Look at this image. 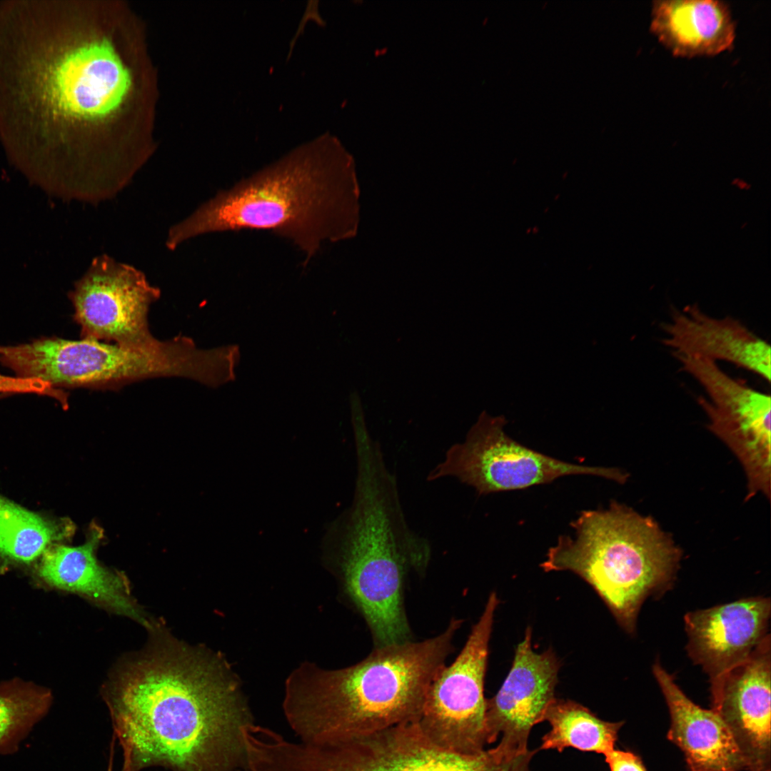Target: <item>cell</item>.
<instances>
[{
    "label": "cell",
    "mask_w": 771,
    "mask_h": 771,
    "mask_svg": "<svg viewBox=\"0 0 771 771\" xmlns=\"http://www.w3.org/2000/svg\"><path fill=\"white\" fill-rule=\"evenodd\" d=\"M571 527L573 535L559 537L540 567L579 575L633 634L643 602L671 588L678 553L650 520L616 503L581 512Z\"/></svg>",
    "instance_id": "cell-5"
},
{
    "label": "cell",
    "mask_w": 771,
    "mask_h": 771,
    "mask_svg": "<svg viewBox=\"0 0 771 771\" xmlns=\"http://www.w3.org/2000/svg\"><path fill=\"white\" fill-rule=\"evenodd\" d=\"M102 538L103 531L95 526L82 545H51L41 557L38 575L51 587L79 594L148 628L151 623L132 598L126 578L97 560L96 552Z\"/></svg>",
    "instance_id": "cell-16"
},
{
    "label": "cell",
    "mask_w": 771,
    "mask_h": 771,
    "mask_svg": "<svg viewBox=\"0 0 771 771\" xmlns=\"http://www.w3.org/2000/svg\"><path fill=\"white\" fill-rule=\"evenodd\" d=\"M663 329L674 355L727 361L770 381V345L732 317H712L694 304L673 309Z\"/></svg>",
    "instance_id": "cell-15"
},
{
    "label": "cell",
    "mask_w": 771,
    "mask_h": 771,
    "mask_svg": "<svg viewBox=\"0 0 771 771\" xmlns=\"http://www.w3.org/2000/svg\"><path fill=\"white\" fill-rule=\"evenodd\" d=\"M148 646L121 663L102 690L123 750V771L245 770L242 730L253 723L222 657L157 625Z\"/></svg>",
    "instance_id": "cell-1"
},
{
    "label": "cell",
    "mask_w": 771,
    "mask_h": 771,
    "mask_svg": "<svg viewBox=\"0 0 771 771\" xmlns=\"http://www.w3.org/2000/svg\"><path fill=\"white\" fill-rule=\"evenodd\" d=\"M1 360L17 377L39 379L54 388L96 389L158 377L186 378L218 387L227 383L232 366L227 347L201 349L185 336L166 341L154 349L90 338H42L6 346Z\"/></svg>",
    "instance_id": "cell-6"
},
{
    "label": "cell",
    "mask_w": 771,
    "mask_h": 771,
    "mask_svg": "<svg viewBox=\"0 0 771 771\" xmlns=\"http://www.w3.org/2000/svg\"><path fill=\"white\" fill-rule=\"evenodd\" d=\"M770 600L752 597L687 613L686 647L692 660L715 680L747 660L769 634Z\"/></svg>",
    "instance_id": "cell-14"
},
{
    "label": "cell",
    "mask_w": 771,
    "mask_h": 771,
    "mask_svg": "<svg viewBox=\"0 0 771 771\" xmlns=\"http://www.w3.org/2000/svg\"><path fill=\"white\" fill-rule=\"evenodd\" d=\"M320 148L297 151L218 191L170 228L166 246L173 251L209 233L269 231L289 240L308 264L325 242L341 235V177Z\"/></svg>",
    "instance_id": "cell-4"
},
{
    "label": "cell",
    "mask_w": 771,
    "mask_h": 771,
    "mask_svg": "<svg viewBox=\"0 0 771 771\" xmlns=\"http://www.w3.org/2000/svg\"><path fill=\"white\" fill-rule=\"evenodd\" d=\"M550 730L543 736L540 750L574 747L604 755L614 750L623 722H610L598 718L589 709L572 700L555 699L543 721Z\"/></svg>",
    "instance_id": "cell-20"
},
{
    "label": "cell",
    "mask_w": 771,
    "mask_h": 771,
    "mask_svg": "<svg viewBox=\"0 0 771 771\" xmlns=\"http://www.w3.org/2000/svg\"><path fill=\"white\" fill-rule=\"evenodd\" d=\"M681 369L702 386L705 396L697 403L709 420L708 428L740 458L751 491H769L770 411L769 395L759 392L724 372L715 362L674 355Z\"/></svg>",
    "instance_id": "cell-11"
},
{
    "label": "cell",
    "mask_w": 771,
    "mask_h": 771,
    "mask_svg": "<svg viewBox=\"0 0 771 771\" xmlns=\"http://www.w3.org/2000/svg\"><path fill=\"white\" fill-rule=\"evenodd\" d=\"M461 624L452 618L435 637L376 647L346 668L300 667L286 682L283 710L289 726L301 742L325 745L416 722Z\"/></svg>",
    "instance_id": "cell-3"
},
{
    "label": "cell",
    "mask_w": 771,
    "mask_h": 771,
    "mask_svg": "<svg viewBox=\"0 0 771 771\" xmlns=\"http://www.w3.org/2000/svg\"><path fill=\"white\" fill-rule=\"evenodd\" d=\"M560 663L554 652H535L532 647V630L515 652L513 662L498 692L485 699L486 744L501 737L492 751L499 757L513 758L528 752V740L532 727L543 722L545 715L556 699L555 689Z\"/></svg>",
    "instance_id": "cell-12"
},
{
    "label": "cell",
    "mask_w": 771,
    "mask_h": 771,
    "mask_svg": "<svg viewBox=\"0 0 771 771\" xmlns=\"http://www.w3.org/2000/svg\"><path fill=\"white\" fill-rule=\"evenodd\" d=\"M652 672L670 712L667 739L683 752L688 771L745 770L738 747L717 714L690 700L658 661Z\"/></svg>",
    "instance_id": "cell-17"
},
{
    "label": "cell",
    "mask_w": 771,
    "mask_h": 771,
    "mask_svg": "<svg viewBox=\"0 0 771 771\" xmlns=\"http://www.w3.org/2000/svg\"><path fill=\"white\" fill-rule=\"evenodd\" d=\"M160 296L142 271L106 254L92 260L69 293L82 338L137 349L164 343L152 336L148 321L149 308Z\"/></svg>",
    "instance_id": "cell-9"
},
{
    "label": "cell",
    "mask_w": 771,
    "mask_h": 771,
    "mask_svg": "<svg viewBox=\"0 0 771 771\" xmlns=\"http://www.w3.org/2000/svg\"><path fill=\"white\" fill-rule=\"evenodd\" d=\"M770 635L749 658L710 680L712 710L731 733L745 771H771Z\"/></svg>",
    "instance_id": "cell-13"
},
{
    "label": "cell",
    "mask_w": 771,
    "mask_h": 771,
    "mask_svg": "<svg viewBox=\"0 0 771 771\" xmlns=\"http://www.w3.org/2000/svg\"><path fill=\"white\" fill-rule=\"evenodd\" d=\"M309 771H530L521 757L490 749L463 755L428 739L416 722L400 723L319 747Z\"/></svg>",
    "instance_id": "cell-10"
},
{
    "label": "cell",
    "mask_w": 771,
    "mask_h": 771,
    "mask_svg": "<svg viewBox=\"0 0 771 771\" xmlns=\"http://www.w3.org/2000/svg\"><path fill=\"white\" fill-rule=\"evenodd\" d=\"M0 393H36L55 398L64 408L69 405L66 393L39 379L0 374Z\"/></svg>",
    "instance_id": "cell-22"
},
{
    "label": "cell",
    "mask_w": 771,
    "mask_h": 771,
    "mask_svg": "<svg viewBox=\"0 0 771 771\" xmlns=\"http://www.w3.org/2000/svg\"><path fill=\"white\" fill-rule=\"evenodd\" d=\"M498 603L492 592L460 652L430 682L416 721L428 739L447 750L473 755L485 750L484 680Z\"/></svg>",
    "instance_id": "cell-8"
},
{
    "label": "cell",
    "mask_w": 771,
    "mask_h": 771,
    "mask_svg": "<svg viewBox=\"0 0 771 771\" xmlns=\"http://www.w3.org/2000/svg\"><path fill=\"white\" fill-rule=\"evenodd\" d=\"M356 476L350 505L329 522L321 540L325 560L364 618L375 642H390L410 631L404 605L408 575H423L430 541L408 524L395 475L368 433L354 437Z\"/></svg>",
    "instance_id": "cell-2"
},
{
    "label": "cell",
    "mask_w": 771,
    "mask_h": 771,
    "mask_svg": "<svg viewBox=\"0 0 771 771\" xmlns=\"http://www.w3.org/2000/svg\"><path fill=\"white\" fill-rule=\"evenodd\" d=\"M605 757L610 771H646L640 758L629 751L614 749Z\"/></svg>",
    "instance_id": "cell-23"
},
{
    "label": "cell",
    "mask_w": 771,
    "mask_h": 771,
    "mask_svg": "<svg viewBox=\"0 0 771 771\" xmlns=\"http://www.w3.org/2000/svg\"><path fill=\"white\" fill-rule=\"evenodd\" d=\"M74 530L69 520L47 518L0 495V556L6 560L30 563Z\"/></svg>",
    "instance_id": "cell-19"
},
{
    "label": "cell",
    "mask_w": 771,
    "mask_h": 771,
    "mask_svg": "<svg viewBox=\"0 0 771 771\" xmlns=\"http://www.w3.org/2000/svg\"><path fill=\"white\" fill-rule=\"evenodd\" d=\"M51 692L15 680L0 685V753L10 752L47 712Z\"/></svg>",
    "instance_id": "cell-21"
},
{
    "label": "cell",
    "mask_w": 771,
    "mask_h": 771,
    "mask_svg": "<svg viewBox=\"0 0 771 771\" xmlns=\"http://www.w3.org/2000/svg\"><path fill=\"white\" fill-rule=\"evenodd\" d=\"M503 416L483 412L462 443L451 445L427 476L428 481L452 478L479 495L527 488L565 475H591L624 483L627 475L614 468L565 462L529 448L505 432Z\"/></svg>",
    "instance_id": "cell-7"
},
{
    "label": "cell",
    "mask_w": 771,
    "mask_h": 771,
    "mask_svg": "<svg viewBox=\"0 0 771 771\" xmlns=\"http://www.w3.org/2000/svg\"><path fill=\"white\" fill-rule=\"evenodd\" d=\"M651 32L674 56H711L730 50L735 25L729 6L720 1H655Z\"/></svg>",
    "instance_id": "cell-18"
}]
</instances>
